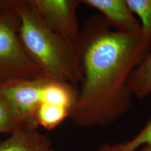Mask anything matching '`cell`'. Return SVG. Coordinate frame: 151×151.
Instances as JSON below:
<instances>
[{
  "instance_id": "obj_1",
  "label": "cell",
  "mask_w": 151,
  "mask_h": 151,
  "mask_svg": "<svg viewBox=\"0 0 151 151\" xmlns=\"http://www.w3.org/2000/svg\"><path fill=\"white\" fill-rule=\"evenodd\" d=\"M78 43L83 80L69 118L81 128L106 126L131 108L129 78L151 50V40L142 30H111L99 14L81 26Z\"/></svg>"
},
{
  "instance_id": "obj_2",
  "label": "cell",
  "mask_w": 151,
  "mask_h": 151,
  "mask_svg": "<svg viewBox=\"0 0 151 151\" xmlns=\"http://www.w3.org/2000/svg\"><path fill=\"white\" fill-rule=\"evenodd\" d=\"M20 20L19 37L29 58L43 74L73 86L83 80L81 50L58 35L38 14L30 0H11Z\"/></svg>"
},
{
  "instance_id": "obj_3",
  "label": "cell",
  "mask_w": 151,
  "mask_h": 151,
  "mask_svg": "<svg viewBox=\"0 0 151 151\" xmlns=\"http://www.w3.org/2000/svg\"><path fill=\"white\" fill-rule=\"evenodd\" d=\"M20 24V18L11 6L0 13V85L43 75L22 46L19 37Z\"/></svg>"
},
{
  "instance_id": "obj_4",
  "label": "cell",
  "mask_w": 151,
  "mask_h": 151,
  "mask_svg": "<svg viewBox=\"0 0 151 151\" xmlns=\"http://www.w3.org/2000/svg\"><path fill=\"white\" fill-rule=\"evenodd\" d=\"M38 14L54 32L66 40L78 43L80 26L77 9L81 0H30Z\"/></svg>"
},
{
  "instance_id": "obj_5",
  "label": "cell",
  "mask_w": 151,
  "mask_h": 151,
  "mask_svg": "<svg viewBox=\"0 0 151 151\" xmlns=\"http://www.w3.org/2000/svg\"><path fill=\"white\" fill-rule=\"evenodd\" d=\"M49 78L43 74L35 79L0 85L1 92L25 125L39 127L36 113L41 104L43 88Z\"/></svg>"
},
{
  "instance_id": "obj_6",
  "label": "cell",
  "mask_w": 151,
  "mask_h": 151,
  "mask_svg": "<svg viewBox=\"0 0 151 151\" xmlns=\"http://www.w3.org/2000/svg\"><path fill=\"white\" fill-rule=\"evenodd\" d=\"M81 4L96 9L109 27L125 34L140 32V22L130 10L126 0H81Z\"/></svg>"
},
{
  "instance_id": "obj_7",
  "label": "cell",
  "mask_w": 151,
  "mask_h": 151,
  "mask_svg": "<svg viewBox=\"0 0 151 151\" xmlns=\"http://www.w3.org/2000/svg\"><path fill=\"white\" fill-rule=\"evenodd\" d=\"M0 151H57L50 139L41 133L38 127L22 125L0 141Z\"/></svg>"
},
{
  "instance_id": "obj_8",
  "label": "cell",
  "mask_w": 151,
  "mask_h": 151,
  "mask_svg": "<svg viewBox=\"0 0 151 151\" xmlns=\"http://www.w3.org/2000/svg\"><path fill=\"white\" fill-rule=\"evenodd\" d=\"M74 86L65 81L49 78L41 94V103L63 107L71 111L78 98Z\"/></svg>"
},
{
  "instance_id": "obj_9",
  "label": "cell",
  "mask_w": 151,
  "mask_h": 151,
  "mask_svg": "<svg viewBox=\"0 0 151 151\" xmlns=\"http://www.w3.org/2000/svg\"><path fill=\"white\" fill-rule=\"evenodd\" d=\"M129 88L133 97L139 99L151 94V50L132 73Z\"/></svg>"
},
{
  "instance_id": "obj_10",
  "label": "cell",
  "mask_w": 151,
  "mask_h": 151,
  "mask_svg": "<svg viewBox=\"0 0 151 151\" xmlns=\"http://www.w3.org/2000/svg\"><path fill=\"white\" fill-rule=\"evenodd\" d=\"M70 111L57 106L41 103L36 113L37 126L50 130L59 126L66 118H69Z\"/></svg>"
},
{
  "instance_id": "obj_11",
  "label": "cell",
  "mask_w": 151,
  "mask_h": 151,
  "mask_svg": "<svg viewBox=\"0 0 151 151\" xmlns=\"http://www.w3.org/2000/svg\"><path fill=\"white\" fill-rule=\"evenodd\" d=\"M151 146V119L131 139L120 143H105L97 151H136L141 146Z\"/></svg>"
},
{
  "instance_id": "obj_12",
  "label": "cell",
  "mask_w": 151,
  "mask_h": 151,
  "mask_svg": "<svg viewBox=\"0 0 151 151\" xmlns=\"http://www.w3.org/2000/svg\"><path fill=\"white\" fill-rule=\"evenodd\" d=\"M24 125L18 113L0 90V134H12Z\"/></svg>"
},
{
  "instance_id": "obj_13",
  "label": "cell",
  "mask_w": 151,
  "mask_h": 151,
  "mask_svg": "<svg viewBox=\"0 0 151 151\" xmlns=\"http://www.w3.org/2000/svg\"><path fill=\"white\" fill-rule=\"evenodd\" d=\"M134 14L140 19L141 30L151 40V0H126Z\"/></svg>"
},
{
  "instance_id": "obj_14",
  "label": "cell",
  "mask_w": 151,
  "mask_h": 151,
  "mask_svg": "<svg viewBox=\"0 0 151 151\" xmlns=\"http://www.w3.org/2000/svg\"><path fill=\"white\" fill-rule=\"evenodd\" d=\"M10 6L11 0H0V13L9 8Z\"/></svg>"
},
{
  "instance_id": "obj_15",
  "label": "cell",
  "mask_w": 151,
  "mask_h": 151,
  "mask_svg": "<svg viewBox=\"0 0 151 151\" xmlns=\"http://www.w3.org/2000/svg\"><path fill=\"white\" fill-rule=\"evenodd\" d=\"M141 151H151V146H144Z\"/></svg>"
}]
</instances>
